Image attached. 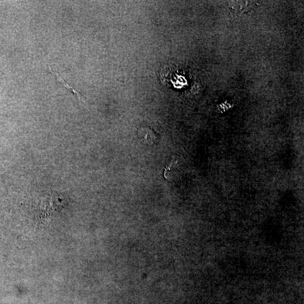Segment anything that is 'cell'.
<instances>
[{
  "instance_id": "6da1fadb",
  "label": "cell",
  "mask_w": 304,
  "mask_h": 304,
  "mask_svg": "<svg viewBox=\"0 0 304 304\" xmlns=\"http://www.w3.org/2000/svg\"><path fill=\"white\" fill-rule=\"evenodd\" d=\"M49 70H50V71L51 72L53 75L55 76V78L57 79V80H58L60 82H62L63 84L64 85V86H65L66 88L68 90H69L71 93L73 94L74 96H75L76 98L78 99L79 101H81L83 104H85L86 105H87L86 104L87 102L85 101L87 100H85V99H83L81 98V97L82 96V97H85V96H83V94H82L80 92H78V91H76L73 88H72V87H71L69 85H68L67 83L64 81L62 78H61L58 75L55 74V72L51 69V67H49Z\"/></svg>"
},
{
  "instance_id": "7a4b0ae2",
  "label": "cell",
  "mask_w": 304,
  "mask_h": 304,
  "mask_svg": "<svg viewBox=\"0 0 304 304\" xmlns=\"http://www.w3.org/2000/svg\"><path fill=\"white\" fill-rule=\"evenodd\" d=\"M248 7L249 3L247 1H234L231 5V8L238 13L244 12Z\"/></svg>"
}]
</instances>
